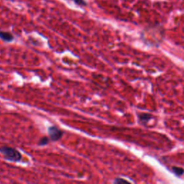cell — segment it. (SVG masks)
Masks as SVG:
<instances>
[{
  "label": "cell",
  "mask_w": 184,
  "mask_h": 184,
  "mask_svg": "<svg viewBox=\"0 0 184 184\" xmlns=\"http://www.w3.org/2000/svg\"><path fill=\"white\" fill-rule=\"evenodd\" d=\"M0 153L6 160L12 162H19L23 158L22 153L16 148L10 146L3 145L0 147Z\"/></svg>",
  "instance_id": "cell-1"
},
{
  "label": "cell",
  "mask_w": 184,
  "mask_h": 184,
  "mask_svg": "<svg viewBox=\"0 0 184 184\" xmlns=\"http://www.w3.org/2000/svg\"><path fill=\"white\" fill-rule=\"evenodd\" d=\"M48 132L50 140L52 141H58L63 137L64 132L56 126H50L48 128Z\"/></svg>",
  "instance_id": "cell-2"
},
{
  "label": "cell",
  "mask_w": 184,
  "mask_h": 184,
  "mask_svg": "<svg viewBox=\"0 0 184 184\" xmlns=\"http://www.w3.org/2000/svg\"><path fill=\"white\" fill-rule=\"evenodd\" d=\"M0 38L4 42H12L14 40V36L10 32L0 30Z\"/></svg>",
  "instance_id": "cell-3"
},
{
  "label": "cell",
  "mask_w": 184,
  "mask_h": 184,
  "mask_svg": "<svg viewBox=\"0 0 184 184\" xmlns=\"http://www.w3.org/2000/svg\"><path fill=\"white\" fill-rule=\"evenodd\" d=\"M138 117H139V122L142 124H147V123L150 121V119L153 117L152 115H150V114H139L138 115Z\"/></svg>",
  "instance_id": "cell-4"
},
{
  "label": "cell",
  "mask_w": 184,
  "mask_h": 184,
  "mask_svg": "<svg viewBox=\"0 0 184 184\" xmlns=\"http://www.w3.org/2000/svg\"><path fill=\"white\" fill-rule=\"evenodd\" d=\"M50 141V137H43L40 139L38 142V145L40 146H44V145H47L48 144V142Z\"/></svg>",
  "instance_id": "cell-5"
},
{
  "label": "cell",
  "mask_w": 184,
  "mask_h": 184,
  "mask_svg": "<svg viewBox=\"0 0 184 184\" xmlns=\"http://www.w3.org/2000/svg\"><path fill=\"white\" fill-rule=\"evenodd\" d=\"M172 170L178 176H181L184 174V170L180 167H173Z\"/></svg>",
  "instance_id": "cell-6"
},
{
  "label": "cell",
  "mask_w": 184,
  "mask_h": 184,
  "mask_svg": "<svg viewBox=\"0 0 184 184\" xmlns=\"http://www.w3.org/2000/svg\"><path fill=\"white\" fill-rule=\"evenodd\" d=\"M73 1L76 3L78 5L81 6H86L87 5V2L85 1V0H73Z\"/></svg>",
  "instance_id": "cell-7"
},
{
  "label": "cell",
  "mask_w": 184,
  "mask_h": 184,
  "mask_svg": "<svg viewBox=\"0 0 184 184\" xmlns=\"http://www.w3.org/2000/svg\"><path fill=\"white\" fill-rule=\"evenodd\" d=\"M114 183H128L129 182L128 181H126V180H124V179H122V178H117L116 179V180L114 181Z\"/></svg>",
  "instance_id": "cell-8"
}]
</instances>
